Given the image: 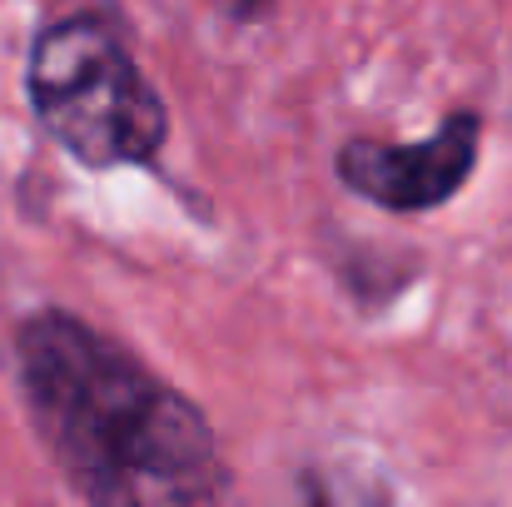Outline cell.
Returning <instances> with one entry per match:
<instances>
[{
	"label": "cell",
	"instance_id": "cell-2",
	"mask_svg": "<svg viewBox=\"0 0 512 507\" xmlns=\"http://www.w3.org/2000/svg\"><path fill=\"white\" fill-rule=\"evenodd\" d=\"M30 105L45 135L90 169L150 165L170 140L165 100L100 15H70L40 30L30 50Z\"/></svg>",
	"mask_w": 512,
	"mask_h": 507
},
{
	"label": "cell",
	"instance_id": "cell-1",
	"mask_svg": "<svg viewBox=\"0 0 512 507\" xmlns=\"http://www.w3.org/2000/svg\"><path fill=\"white\" fill-rule=\"evenodd\" d=\"M40 443L90 503H204L224 493L209 418L120 343L70 314H35L15 338Z\"/></svg>",
	"mask_w": 512,
	"mask_h": 507
},
{
	"label": "cell",
	"instance_id": "cell-3",
	"mask_svg": "<svg viewBox=\"0 0 512 507\" xmlns=\"http://www.w3.org/2000/svg\"><path fill=\"white\" fill-rule=\"evenodd\" d=\"M478 115L458 110L438 125V135L418 140V145H383V140H348L339 150V179L393 209V214H413V209H433L448 204L463 179L478 165Z\"/></svg>",
	"mask_w": 512,
	"mask_h": 507
}]
</instances>
